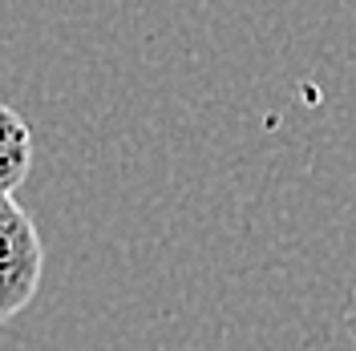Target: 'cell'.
<instances>
[{
	"mask_svg": "<svg viewBox=\"0 0 356 351\" xmlns=\"http://www.w3.org/2000/svg\"><path fill=\"white\" fill-rule=\"evenodd\" d=\"M44 275V242L13 194H0V323L17 319Z\"/></svg>",
	"mask_w": 356,
	"mask_h": 351,
	"instance_id": "1",
	"label": "cell"
},
{
	"mask_svg": "<svg viewBox=\"0 0 356 351\" xmlns=\"http://www.w3.org/2000/svg\"><path fill=\"white\" fill-rule=\"evenodd\" d=\"M33 166V133L17 110L0 101V194H17Z\"/></svg>",
	"mask_w": 356,
	"mask_h": 351,
	"instance_id": "2",
	"label": "cell"
},
{
	"mask_svg": "<svg viewBox=\"0 0 356 351\" xmlns=\"http://www.w3.org/2000/svg\"><path fill=\"white\" fill-rule=\"evenodd\" d=\"M344 327H348V335H353V343H356V315H348V323H344Z\"/></svg>",
	"mask_w": 356,
	"mask_h": 351,
	"instance_id": "3",
	"label": "cell"
}]
</instances>
